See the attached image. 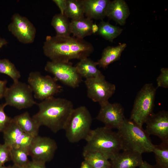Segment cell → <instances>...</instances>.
Wrapping results in <instances>:
<instances>
[{
	"instance_id": "ffe728a7",
	"label": "cell",
	"mask_w": 168,
	"mask_h": 168,
	"mask_svg": "<svg viewBox=\"0 0 168 168\" xmlns=\"http://www.w3.org/2000/svg\"><path fill=\"white\" fill-rule=\"evenodd\" d=\"M12 119L23 132L34 137L38 135L40 126L28 112L16 116Z\"/></svg>"
},
{
	"instance_id": "7bdbcfd3",
	"label": "cell",
	"mask_w": 168,
	"mask_h": 168,
	"mask_svg": "<svg viewBox=\"0 0 168 168\" xmlns=\"http://www.w3.org/2000/svg\"><path fill=\"white\" fill-rule=\"evenodd\" d=\"M100 168H111L110 166L107 167H102Z\"/></svg>"
},
{
	"instance_id": "ab89813d",
	"label": "cell",
	"mask_w": 168,
	"mask_h": 168,
	"mask_svg": "<svg viewBox=\"0 0 168 168\" xmlns=\"http://www.w3.org/2000/svg\"><path fill=\"white\" fill-rule=\"evenodd\" d=\"M7 41L5 39L0 37V49L4 45L7 44Z\"/></svg>"
},
{
	"instance_id": "30bf717a",
	"label": "cell",
	"mask_w": 168,
	"mask_h": 168,
	"mask_svg": "<svg viewBox=\"0 0 168 168\" xmlns=\"http://www.w3.org/2000/svg\"><path fill=\"white\" fill-rule=\"evenodd\" d=\"M84 83L88 97L93 101L98 102L100 106L109 102L116 90L115 85L106 81L103 75L86 79Z\"/></svg>"
},
{
	"instance_id": "836d02e7",
	"label": "cell",
	"mask_w": 168,
	"mask_h": 168,
	"mask_svg": "<svg viewBox=\"0 0 168 168\" xmlns=\"http://www.w3.org/2000/svg\"><path fill=\"white\" fill-rule=\"evenodd\" d=\"M52 1L59 8L60 13L64 15L66 8L67 0H53Z\"/></svg>"
},
{
	"instance_id": "2e32d148",
	"label": "cell",
	"mask_w": 168,
	"mask_h": 168,
	"mask_svg": "<svg viewBox=\"0 0 168 168\" xmlns=\"http://www.w3.org/2000/svg\"><path fill=\"white\" fill-rule=\"evenodd\" d=\"M109 0H82L86 18L102 20L106 15Z\"/></svg>"
},
{
	"instance_id": "603a6c76",
	"label": "cell",
	"mask_w": 168,
	"mask_h": 168,
	"mask_svg": "<svg viewBox=\"0 0 168 168\" xmlns=\"http://www.w3.org/2000/svg\"><path fill=\"white\" fill-rule=\"evenodd\" d=\"M85 161L93 168H100L111 166L109 158L103 153L96 151L83 152Z\"/></svg>"
},
{
	"instance_id": "d590c367",
	"label": "cell",
	"mask_w": 168,
	"mask_h": 168,
	"mask_svg": "<svg viewBox=\"0 0 168 168\" xmlns=\"http://www.w3.org/2000/svg\"><path fill=\"white\" fill-rule=\"evenodd\" d=\"M7 81V80H0V99L4 97L5 91L7 87L6 85Z\"/></svg>"
},
{
	"instance_id": "4316f807",
	"label": "cell",
	"mask_w": 168,
	"mask_h": 168,
	"mask_svg": "<svg viewBox=\"0 0 168 168\" xmlns=\"http://www.w3.org/2000/svg\"><path fill=\"white\" fill-rule=\"evenodd\" d=\"M152 152L155 155V165L159 168H168V142L154 145Z\"/></svg>"
},
{
	"instance_id": "d6986e66",
	"label": "cell",
	"mask_w": 168,
	"mask_h": 168,
	"mask_svg": "<svg viewBox=\"0 0 168 168\" xmlns=\"http://www.w3.org/2000/svg\"><path fill=\"white\" fill-rule=\"evenodd\" d=\"M127 46L123 43L116 46H108L103 51L100 59L97 62L100 67L106 68L108 65L119 60L122 52Z\"/></svg>"
},
{
	"instance_id": "484cf974",
	"label": "cell",
	"mask_w": 168,
	"mask_h": 168,
	"mask_svg": "<svg viewBox=\"0 0 168 168\" xmlns=\"http://www.w3.org/2000/svg\"><path fill=\"white\" fill-rule=\"evenodd\" d=\"M5 144L11 147L23 132L13 119L2 132Z\"/></svg>"
},
{
	"instance_id": "1f68e13d",
	"label": "cell",
	"mask_w": 168,
	"mask_h": 168,
	"mask_svg": "<svg viewBox=\"0 0 168 168\" xmlns=\"http://www.w3.org/2000/svg\"><path fill=\"white\" fill-rule=\"evenodd\" d=\"M6 105L4 103L0 104V132H2L12 119L4 111Z\"/></svg>"
},
{
	"instance_id": "3957f363",
	"label": "cell",
	"mask_w": 168,
	"mask_h": 168,
	"mask_svg": "<svg viewBox=\"0 0 168 168\" xmlns=\"http://www.w3.org/2000/svg\"><path fill=\"white\" fill-rule=\"evenodd\" d=\"M121 141L122 150L142 154L152 152L153 144L150 135L142 127L125 119L117 132Z\"/></svg>"
},
{
	"instance_id": "cb8c5ba5",
	"label": "cell",
	"mask_w": 168,
	"mask_h": 168,
	"mask_svg": "<svg viewBox=\"0 0 168 168\" xmlns=\"http://www.w3.org/2000/svg\"><path fill=\"white\" fill-rule=\"evenodd\" d=\"M98 30L96 34L110 42L119 36L122 33V28L111 24L109 22L101 21L98 25Z\"/></svg>"
},
{
	"instance_id": "8992f818",
	"label": "cell",
	"mask_w": 168,
	"mask_h": 168,
	"mask_svg": "<svg viewBox=\"0 0 168 168\" xmlns=\"http://www.w3.org/2000/svg\"><path fill=\"white\" fill-rule=\"evenodd\" d=\"M156 89L152 83L145 84L135 100L130 119L141 127L153 113Z\"/></svg>"
},
{
	"instance_id": "ac0fdd59",
	"label": "cell",
	"mask_w": 168,
	"mask_h": 168,
	"mask_svg": "<svg viewBox=\"0 0 168 168\" xmlns=\"http://www.w3.org/2000/svg\"><path fill=\"white\" fill-rule=\"evenodd\" d=\"M97 62L88 57L80 60L75 66L80 76L86 79L96 77L103 75L97 68Z\"/></svg>"
},
{
	"instance_id": "9a60e30c",
	"label": "cell",
	"mask_w": 168,
	"mask_h": 168,
	"mask_svg": "<svg viewBox=\"0 0 168 168\" xmlns=\"http://www.w3.org/2000/svg\"><path fill=\"white\" fill-rule=\"evenodd\" d=\"M110 160L111 168H136L143 161L142 154L129 151L119 152Z\"/></svg>"
},
{
	"instance_id": "5b68a950",
	"label": "cell",
	"mask_w": 168,
	"mask_h": 168,
	"mask_svg": "<svg viewBox=\"0 0 168 168\" xmlns=\"http://www.w3.org/2000/svg\"><path fill=\"white\" fill-rule=\"evenodd\" d=\"M92 119L87 108L81 106L74 109L64 129L71 143L85 139L91 130Z\"/></svg>"
},
{
	"instance_id": "d6a6232c",
	"label": "cell",
	"mask_w": 168,
	"mask_h": 168,
	"mask_svg": "<svg viewBox=\"0 0 168 168\" xmlns=\"http://www.w3.org/2000/svg\"><path fill=\"white\" fill-rule=\"evenodd\" d=\"M157 88L162 87L168 88V69L162 68L161 70V73L156 79Z\"/></svg>"
},
{
	"instance_id": "8d00e7d4",
	"label": "cell",
	"mask_w": 168,
	"mask_h": 168,
	"mask_svg": "<svg viewBox=\"0 0 168 168\" xmlns=\"http://www.w3.org/2000/svg\"><path fill=\"white\" fill-rule=\"evenodd\" d=\"M139 168H159L156 165H152L146 161H143Z\"/></svg>"
},
{
	"instance_id": "5bb4252c",
	"label": "cell",
	"mask_w": 168,
	"mask_h": 168,
	"mask_svg": "<svg viewBox=\"0 0 168 168\" xmlns=\"http://www.w3.org/2000/svg\"><path fill=\"white\" fill-rule=\"evenodd\" d=\"M145 123V130L150 135L159 137L162 142H168V112L163 110L148 117Z\"/></svg>"
},
{
	"instance_id": "52a82bcc",
	"label": "cell",
	"mask_w": 168,
	"mask_h": 168,
	"mask_svg": "<svg viewBox=\"0 0 168 168\" xmlns=\"http://www.w3.org/2000/svg\"><path fill=\"white\" fill-rule=\"evenodd\" d=\"M28 84L34 93L35 98L43 100L61 92L62 87L54 77L43 76L38 71L30 72L28 78Z\"/></svg>"
},
{
	"instance_id": "7402d4cb",
	"label": "cell",
	"mask_w": 168,
	"mask_h": 168,
	"mask_svg": "<svg viewBox=\"0 0 168 168\" xmlns=\"http://www.w3.org/2000/svg\"><path fill=\"white\" fill-rule=\"evenodd\" d=\"M68 18L61 13L55 14L53 17L51 25L55 29L58 37H67L71 34Z\"/></svg>"
},
{
	"instance_id": "6da1fadb",
	"label": "cell",
	"mask_w": 168,
	"mask_h": 168,
	"mask_svg": "<svg viewBox=\"0 0 168 168\" xmlns=\"http://www.w3.org/2000/svg\"><path fill=\"white\" fill-rule=\"evenodd\" d=\"M43 49L44 54L51 61L61 62L88 57L94 50L91 43L71 36H47Z\"/></svg>"
},
{
	"instance_id": "4fadbf2b",
	"label": "cell",
	"mask_w": 168,
	"mask_h": 168,
	"mask_svg": "<svg viewBox=\"0 0 168 168\" xmlns=\"http://www.w3.org/2000/svg\"><path fill=\"white\" fill-rule=\"evenodd\" d=\"M96 119L103 123L105 126L112 129H119L125 119L124 109L118 103L109 102L100 106Z\"/></svg>"
},
{
	"instance_id": "b9f144b4",
	"label": "cell",
	"mask_w": 168,
	"mask_h": 168,
	"mask_svg": "<svg viewBox=\"0 0 168 168\" xmlns=\"http://www.w3.org/2000/svg\"><path fill=\"white\" fill-rule=\"evenodd\" d=\"M10 166H6L4 165L0 166V168H9Z\"/></svg>"
},
{
	"instance_id": "f1b7e54d",
	"label": "cell",
	"mask_w": 168,
	"mask_h": 168,
	"mask_svg": "<svg viewBox=\"0 0 168 168\" xmlns=\"http://www.w3.org/2000/svg\"><path fill=\"white\" fill-rule=\"evenodd\" d=\"M0 73L6 74L10 77L13 82L19 81L21 77L20 72L14 64L7 59H0Z\"/></svg>"
},
{
	"instance_id": "7c38bea8",
	"label": "cell",
	"mask_w": 168,
	"mask_h": 168,
	"mask_svg": "<svg viewBox=\"0 0 168 168\" xmlns=\"http://www.w3.org/2000/svg\"><path fill=\"white\" fill-rule=\"evenodd\" d=\"M12 20L8 26L9 31L23 44L33 43L36 34L33 24L26 17L17 13L13 15Z\"/></svg>"
},
{
	"instance_id": "44dd1931",
	"label": "cell",
	"mask_w": 168,
	"mask_h": 168,
	"mask_svg": "<svg viewBox=\"0 0 168 168\" xmlns=\"http://www.w3.org/2000/svg\"><path fill=\"white\" fill-rule=\"evenodd\" d=\"M93 24L92 20L86 17L71 20L70 23L71 33L73 36L84 39L92 34V27Z\"/></svg>"
},
{
	"instance_id": "d4e9b609",
	"label": "cell",
	"mask_w": 168,
	"mask_h": 168,
	"mask_svg": "<svg viewBox=\"0 0 168 168\" xmlns=\"http://www.w3.org/2000/svg\"><path fill=\"white\" fill-rule=\"evenodd\" d=\"M64 14L72 20L84 17V12L82 0H67Z\"/></svg>"
},
{
	"instance_id": "e0dca14e",
	"label": "cell",
	"mask_w": 168,
	"mask_h": 168,
	"mask_svg": "<svg viewBox=\"0 0 168 168\" xmlns=\"http://www.w3.org/2000/svg\"><path fill=\"white\" fill-rule=\"evenodd\" d=\"M129 14V8L125 1H110L108 6L106 16L120 25H123Z\"/></svg>"
},
{
	"instance_id": "e575fe53",
	"label": "cell",
	"mask_w": 168,
	"mask_h": 168,
	"mask_svg": "<svg viewBox=\"0 0 168 168\" xmlns=\"http://www.w3.org/2000/svg\"><path fill=\"white\" fill-rule=\"evenodd\" d=\"M45 164L43 162L32 160L30 161L26 168H46Z\"/></svg>"
},
{
	"instance_id": "8fae6325",
	"label": "cell",
	"mask_w": 168,
	"mask_h": 168,
	"mask_svg": "<svg viewBox=\"0 0 168 168\" xmlns=\"http://www.w3.org/2000/svg\"><path fill=\"white\" fill-rule=\"evenodd\" d=\"M57 148L54 139L38 135L34 137L28 150L32 160L46 163L53 158Z\"/></svg>"
},
{
	"instance_id": "4dcf8cb0",
	"label": "cell",
	"mask_w": 168,
	"mask_h": 168,
	"mask_svg": "<svg viewBox=\"0 0 168 168\" xmlns=\"http://www.w3.org/2000/svg\"><path fill=\"white\" fill-rule=\"evenodd\" d=\"M11 160V147L5 143H0V166Z\"/></svg>"
},
{
	"instance_id": "74e56055",
	"label": "cell",
	"mask_w": 168,
	"mask_h": 168,
	"mask_svg": "<svg viewBox=\"0 0 168 168\" xmlns=\"http://www.w3.org/2000/svg\"><path fill=\"white\" fill-rule=\"evenodd\" d=\"M80 168H93L86 161L84 160L83 161L81 164Z\"/></svg>"
},
{
	"instance_id": "f35d334b",
	"label": "cell",
	"mask_w": 168,
	"mask_h": 168,
	"mask_svg": "<svg viewBox=\"0 0 168 168\" xmlns=\"http://www.w3.org/2000/svg\"><path fill=\"white\" fill-rule=\"evenodd\" d=\"M99 29L98 26L96 23L93 24L92 27V34L96 33Z\"/></svg>"
},
{
	"instance_id": "7a4b0ae2",
	"label": "cell",
	"mask_w": 168,
	"mask_h": 168,
	"mask_svg": "<svg viewBox=\"0 0 168 168\" xmlns=\"http://www.w3.org/2000/svg\"><path fill=\"white\" fill-rule=\"evenodd\" d=\"M39 111L32 117L40 126L53 132L64 129L74 109L72 102L64 98L49 97L37 104Z\"/></svg>"
},
{
	"instance_id": "f546056e",
	"label": "cell",
	"mask_w": 168,
	"mask_h": 168,
	"mask_svg": "<svg viewBox=\"0 0 168 168\" xmlns=\"http://www.w3.org/2000/svg\"><path fill=\"white\" fill-rule=\"evenodd\" d=\"M34 137L30 134L23 132L11 148H24L28 149Z\"/></svg>"
},
{
	"instance_id": "83f0119b",
	"label": "cell",
	"mask_w": 168,
	"mask_h": 168,
	"mask_svg": "<svg viewBox=\"0 0 168 168\" xmlns=\"http://www.w3.org/2000/svg\"><path fill=\"white\" fill-rule=\"evenodd\" d=\"M11 159L13 164L26 168L30 161L28 156L29 153L27 148H11Z\"/></svg>"
},
{
	"instance_id": "9c48e42d",
	"label": "cell",
	"mask_w": 168,
	"mask_h": 168,
	"mask_svg": "<svg viewBox=\"0 0 168 168\" xmlns=\"http://www.w3.org/2000/svg\"><path fill=\"white\" fill-rule=\"evenodd\" d=\"M45 70L52 74L55 78L63 84L75 88L79 86L82 77L77 73L75 66L72 63L48 61Z\"/></svg>"
},
{
	"instance_id": "60d3db41",
	"label": "cell",
	"mask_w": 168,
	"mask_h": 168,
	"mask_svg": "<svg viewBox=\"0 0 168 168\" xmlns=\"http://www.w3.org/2000/svg\"><path fill=\"white\" fill-rule=\"evenodd\" d=\"M9 168H25L21 167L16 166L13 164V166H10Z\"/></svg>"
},
{
	"instance_id": "277c9868",
	"label": "cell",
	"mask_w": 168,
	"mask_h": 168,
	"mask_svg": "<svg viewBox=\"0 0 168 168\" xmlns=\"http://www.w3.org/2000/svg\"><path fill=\"white\" fill-rule=\"evenodd\" d=\"M85 140L86 143L83 152H101L107 155L110 160L122 150L117 132L105 126L91 129Z\"/></svg>"
},
{
	"instance_id": "ba28073f",
	"label": "cell",
	"mask_w": 168,
	"mask_h": 168,
	"mask_svg": "<svg viewBox=\"0 0 168 168\" xmlns=\"http://www.w3.org/2000/svg\"><path fill=\"white\" fill-rule=\"evenodd\" d=\"M32 90L29 84L18 81L13 83L5 91L4 97L6 105L18 110L30 108L37 104L34 100Z\"/></svg>"
}]
</instances>
